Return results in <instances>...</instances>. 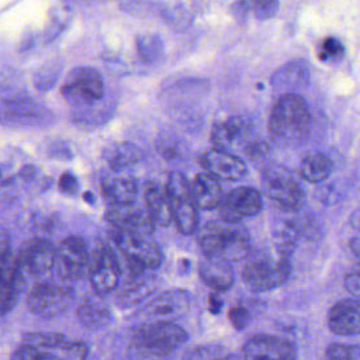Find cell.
Segmentation results:
<instances>
[{"mask_svg": "<svg viewBox=\"0 0 360 360\" xmlns=\"http://www.w3.org/2000/svg\"><path fill=\"white\" fill-rule=\"evenodd\" d=\"M105 221L112 229L134 235L148 236L155 229V224L149 218L146 210L138 207L135 202L108 205Z\"/></svg>", "mask_w": 360, "mask_h": 360, "instance_id": "ac0fdd59", "label": "cell"}, {"mask_svg": "<svg viewBox=\"0 0 360 360\" xmlns=\"http://www.w3.org/2000/svg\"><path fill=\"white\" fill-rule=\"evenodd\" d=\"M352 249H353V253L357 256L359 255V239L357 238L352 239Z\"/></svg>", "mask_w": 360, "mask_h": 360, "instance_id": "f6af8a7d", "label": "cell"}, {"mask_svg": "<svg viewBox=\"0 0 360 360\" xmlns=\"http://www.w3.org/2000/svg\"><path fill=\"white\" fill-rule=\"evenodd\" d=\"M90 252L86 240L80 236L65 238L55 249L53 267L66 280H79L87 273Z\"/></svg>", "mask_w": 360, "mask_h": 360, "instance_id": "4fadbf2b", "label": "cell"}, {"mask_svg": "<svg viewBox=\"0 0 360 360\" xmlns=\"http://www.w3.org/2000/svg\"><path fill=\"white\" fill-rule=\"evenodd\" d=\"M190 302L191 297L186 290L172 288L155 295L141 314L148 322H173L187 312Z\"/></svg>", "mask_w": 360, "mask_h": 360, "instance_id": "9a60e30c", "label": "cell"}, {"mask_svg": "<svg viewBox=\"0 0 360 360\" xmlns=\"http://www.w3.org/2000/svg\"><path fill=\"white\" fill-rule=\"evenodd\" d=\"M62 94L68 101L76 104L96 103L104 94L103 77L94 68H75L62 86Z\"/></svg>", "mask_w": 360, "mask_h": 360, "instance_id": "7c38bea8", "label": "cell"}, {"mask_svg": "<svg viewBox=\"0 0 360 360\" xmlns=\"http://www.w3.org/2000/svg\"><path fill=\"white\" fill-rule=\"evenodd\" d=\"M183 360H239L238 356L224 345L208 343L188 350Z\"/></svg>", "mask_w": 360, "mask_h": 360, "instance_id": "4dcf8cb0", "label": "cell"}, {"mask_svg": "<svg viewBox=\"0 0 360 360\" xmlns=\"http://www.w3.org/2000/svg\"><path fill=\"white\" fill-rule=\"evenodd\" d=\"M298 172H300V177L308 183H312V184L322 183L332 174L333 162L325 153L312 152L302 158Z\"/></svg>", "mask_w": 360, "mask_h": 360, "instance_id": "83f0119b", "label": "cell"}, {"mask_svg": "<svg viewBox=\"0 0 360 360\" xmlns=\"http://www.w3.org/2000/svg\"><path fill=\"white\" fill-rule=\"evenodd\" d=\"M165 190L170 202L173 224L183 235H191L198 229V207L195 205L190 181L184 174L172 172L167 176Z\"/></svg>", "mask_w": 360, "mask_h": 360, "instance_id": "52a82bcc", "label": "cell"}, {"mask_svg": "<svg viewBox=\"0 0 360 360\" xmlns=\"http://www.w3.org/2000/svg\"><path fill=\"white\" fill-rule=\"evenodd\" d=\"M345 52V48L342 45V42L333 37L326 38L319 49V58L321 59H336L340 58Z\"/></svg>", "mask_w": 360, "mask_h": 360, "instance_id": "74e56055", "label": "cell"}, {"mask_svg": "<svg viewBox=\"0 0 360 360\" xmlns=\"http://www.w3.org/2000/svg\"><path fill=\"white\" fill-rule=\"evenodd\" d=\"M66 336L56 332H37V333H28L22 338V343L32 346L38 350L45 352H56L60 345L65 342Z\"/></svg>", "mask_w": 360, "mask_h": 360, "instance_id": "d6a6232c", "label": "cell"}, {"mask_svg": "<svg viewBox=\"0 0 360 360\" xmlns=\"http://www.w3.org/2000/svg\"><path fill=\"white\" fill-rule=\"evenodd\" d=\"M18 288L15 256L8 248L0 246V314L13 309L17 301Z\"/></svg>", "mask_w": 360, "mask_h": 360, "instance_id": "44dd1931", "label": "cell"}, {"mask_svg": "<svg viewBox=\"0 0 360 360\" xmlns=\"http://www.w3.org/2000/svg\"><path fill=\"white\" fill-rule=\"evenodd\" d=\"M156 287V280L146 273L141 276L128 277L127 283L117 290L115 294V305L127 309L138 305L145 298H148Z\"/></svg>", "mask_w": 360, "mask_h": 360, "instance_id": "cb8c5ba5", "label": "cell"}, {"mask_svg": "<svg viewBox=\"0 0 360 360\" xmlns=\"http://www.w3.org/2000/svg\"><path fill=\"white\" fill-rule=\"evenodd\" d=\"M59 188L65 194H75L79 188V181L75 174L66 172L59 179Z\"/></svg>", "mask_w": 360, "mask_h": 360, "instance_id": "ab89813d", "label": "cell"}, {"mask_svg": "<svg viewBox=\"0 0 360 360\" xmlns=\"http://www.w3.org/2000/svg\"><path fill=\"white\" fill-rule=\"evenodd\" d=\"M56 352L62 360H87L89 346L83 340H70L66 338Z\"/></svg>", "mask_w": 360, "mask_h": 360, "instance_id": "e575fe53", "label": "cell"}, {"mask_svg": "<svg viewBox=\"0 0 360 360\" xmlns=\"http://www.w3.org/2000/svg\"><path fill=\"white\" fill-rule=\"evenodd\" d=\"M80 323L91 330L107 328L112 322V314L100 298H87L77 308Z\"/></svg>", "mask_w": 360, "mask_h": 360, "instance_id": "4316f807", "label": "cell"}, {"mask_svg": "<svg viewBox=\"0 0 360 360\" xmlns=\"http://www.w3.org/2000/svg\"><path fill=\"white\" fill-rule=\"evenodd\" d=\"M37 360H62L58 354H53L52 352H45V350H41L39 353V357Z\"/></svg>", "mask_w": 360, "mask_h": 360, "instance_id": "ee69618b", "label": "cell"}, {"mask_svg": "<svg viewBox=\"0 0 360 360\" xmlns=\"http://www.w3.org/2000/svg\"><path fill=\"white\" fill-rule=\"evenodd\" d=\"M238 13L253 14L257 20H269L278 11V0H240L235 4Z\"/></svg>", "mask_w": 360, "mask_h": 360, "instance_id": "1f68e13d", "label": "cell"}, {"mask_svg": "<svg viewBox=\"0 0 360 360\" xmlns=\"http://www.w3.org/2000/svg\"><path fill=\"white\" fill-rule=\"evenodd\" d=\"M345 288L349 291V294H352L353 297H359L360 292V283H359V271L357 269H353L352 271H349L345 277Z\"/></svg>", "mask_w": 360, "mask_h": 360, "instance_id": "b9f144b4", "label": "cell"}, {"mask_svg": "<svg viewBox=\"0 0 360 360\" xmlns=\"http://www.w3.org/2000/svg\"><path fill=\"white\" fill-rule=\"evenodd\" d=\"M200 278L215 291H226L233 285L235 271L229 262L204 256L198 263Z\"/></svg>", "mask_w": 360, "mask_h": 360, "instance_id": "7402d4cb", "label": "cell"}, {"mask_svg": "<svg viewBox=\"0 0 360 360\" xmlns=\"http://www.w3.org/2000/svg\"><path fill=\"white\" fill-rule=\"evenodd\" d=\"M141 158V149L131 142H114L103 150V159L114 172L138 163Z\"/></svg>", "mask_w": 360, "mask_h": 360, "instance_id": "f546056e", "label": "cell"}, {"mask_svg": "<svg viewBox=\"0 0 360 360\" xmlns=\"http://www.w3.org/2000/svg\"><path fill=\"white\" fill-rule=\"evenodd\" d=\"M197 242L205 256L226 262H238L250 255L252 243L246 226L240 222L214 219L204 224L197 233Z\"/></svg>", "mask_w": 360, "mask_h": 360, "instance_id": "7a4b0ae2", "label": "cell"}, {"mask_svg": "<svg viewBox=\"0 0 360 360\" xmlns=\"http://www.w3.org/2000/svg\"><path fill=\"white\" fill-rule=\"evenodd\" d=\"M228 318L232 323V326L238 330H243L249 321H250V314H249V309L246 307H242V305H236V307H232L229 309V314H228Z\"/></svg>", "mask_w": 360, "mask_h": 360, "instance_id": "f35d334b", "label": "cell"}, {"mask_svg": "<svg viewBox=\"0 0 360 360\" xmlns=\"http://www.w3.org/2000/svg\"><path fill=\"white\" fill-rule=\"evenodd\" d=\"M222 305H224V302H222V300L217 294L210 295V309H211V312L218 314L221 311Z\"/></svg>", "mask_w": 360, "mask_h": 360, "instance_id": "7bdbcfd3", "label": "cell"}, {"mask_svg": "<svg viewBox=\"0 0 360 360\" xmlns=\"http://www.w3.org/2000/svg\"><path fill=\"white\" fill-rule=\"evenodd\" d=\"M59 72H60V68L55 62H49V63L41 66L38 69V72L35 73V76H34L35 87L41 91H46L58 80Z\"/></svg>", "mask_w": 360, "mask_h": 360, "instance_id": "d590c367", "label": "cell"}, {"mask_svg": "<svg viewBox=\"0 0 360 360\" xmlns=\"http://www.w3.org/2000/svg\"><path fill=\"white\" fill-rule=\"evenodd\" d=\"M145 210L155 226H169L173 224L170 202L165 186L156 181H148L143 187Z\"/></svg>", "mask_w": 360, "mask_h": 360, "instance_id": "603a6c76", "label": "cell"}, {"mask_svg": "<svg viewBox=\"0 0 360 360\" xmlns=\"http://www.w3.org/2000/svg\"><path fill=\"white\" fill-rule=\"evenodd\" d=\"M325 360H360L357 345L332 343L325 350Z\"/></svg>", "mask_w": 360, "mask_h": 360, "instance_id": "8d00e7d4", "label": "cell"}, {"mask_svg": "<svg viewBox=\"0 0 360 360\" xmlns=\"http://www.w3.org/2000/svg\"><path fill=\"white\" fill-rule=\"evenodd\" d=\"M73 290L53 283H38L31 287L27 304L38 316L52 318L63 314L73 301Z\"/></svg>", "mask_w": 360, "mask_h": 360, "instance_id": "8fae6325", "label": "cell"}, {"mask_svg": "<svg viewBox=\"0 0 360 360\" xmlns=\"http://www.w3.org/2000/svg\"><path fill=\"white\" fill-rule=\"evenodd\" d=\"M87 274L93 290L98 295L111 294L118 288L122 267L112 246L101 245L90 253Z\"/></svg>", "mask_w": 360, "mask_h": 360, "instance_id": "ba28073f", "label": "cell"}, {"mask_svg": "<svg viewBox=\"0 0 360 360\" xmlns=\"http://www.w3.org/2000/svg\"><path fill=\"white\" fill-rule=\"evenodd\" d=\"M263 208V195L253 187H236L225 193L217 207L221 219L240 222L243 218L259 214Z\"/></svg>", "mask_w": 360, "mask_h": 360, "instance_id": "5bb4252c", "label": "cell"}, {"mask_svg": "<svg viewBox=\"0 0 360 360\" xmlns=\"http://www.w3.org/2000/svg\"><path fill=\"white\" fill-rule=\"evenodd\" d=\"M328 328L339 336L357 335L360 330L359 300L346 298L333 304L328 312Z\"/></svg>", "mask_w": 360, "mask_h": 360, "instance_id": "ffe728a7", "label": "cell"}, {"mask_svg": "<svg viewBox=\"0 0 360 360\" xmlns=\"http://www.w3.org/2000/svg\"><path fill=\"white\" fill-rule=\"evenodd\" d=\"M311 115L307 101L297 93H284L273 105L269 117V135L280 148H295L308 135Z\"/></svg>", "mask_w": 360, "mask_h": 360, "instance_id": "6da1fadb", "label": "cell"}, {"mask_svg": "<svg viewBox=\"0 0 360 360\" xmlns=\"http://www.w3.org/2000/svg\"><path fill=\"white\" fill-rule=\"evenodd\" d=\"M110 239L124 259L128 277L141 276L162 264L163 253L159 245L148 239V236L127 233L111 228Z\"/></svg>", "mask_w": 360, "mask_h": 360, "instance_id": "5b68a950", "label": "cell"}, {"mask_svg": "<svg viewBox=\"0 0 360 360\" xmlns=\"http://www.w3.org/2000/svg\"><path fill=\"white\" fill-rule=\"evenodd\" d=\"M242 270V280L255 292H266L281 287L291 274V256L274 248L249 255Z\"/></svg>", "mask_w": 360, "mask_h": 360, "instance_id": "277c9868", "label": "cell"}, {"mask_svg": "<svg viewBox=\"0 0 360 360\" xmlns=\"http://www.w3.org/2000/svg\"><path fill=\"white\" fill-rule=\"evenodd\" d=\"M242 356L243 360H297V349L281 336L257 333L243 343Z\"/></svg>", "mask_w": 360, "mask_h": 360, "instance_id": "e0dca14e", "label": "cell"}, {"mask_svg": "<svg viewBox=\"0 0 360 360\" xmlns=\"http://www.w3.org/2000/svg\"><path fill=\"white\" fill-rule=\"evenodd\" d=\"M198 162L205 173L218 181H236L248 173V166L242 158L215 148L201 153Z\"/></svg>", "mask_w": 360, "mask_h": 360, "instance_id": "d6986e66", "label": "cell"}, {"mask_svg": "<svg viewBox=\"0 0 360 360\" xmlns=\"http://www.w3.org/2000/svg\"><path fill=\"white\" fill-rule=\"evenodd\" d=\"M187 340V332L173 322H146L135 329L129 353L135 360H167Z\"/></svg>", "mask_w": 360, "mask_h": 360, "instance_id": "3957f363", "label": "cell"}, {"mask_svg": "<svg viewBox=\"0 0 360 360\" xmlns=\"http://www.w3.org/2000/svg\"><path fill=\"white\" fill-rule=\"evenodd\" d=\"M55 246L46 239H31L22 245L15 255L17 274L20 287L25 284L27 277H42L53 269Z\"/></svg>", "mask_w": 360, "mask_h": 360, "instance_id": "30bf717a", "label": "cell"}, {"mask_svg": "<svg viewBox=\"0 0 360 360\" xmlns=\"http://www.w3.org/2000/svg\"><path fill=\"white\" fill-rule=\"evenodd\" d=\"M309 79L308 65L302 60H291L277 69L271 76V84L274 87L294 90L307 84Z\"/></svg>", "mask_w": 360, "mask_h": 360, "instance_id": "f1b7e54d", "label": "cell"}, {"mask_svg": "<svg viewBox=\"0 0 360 360\" xmlns=\"http://www.w3.org/2000/svg\"><path fill=\"white\" fill-rule=\"evenodd\" d=\"M51 111L27 97L7 98L0 103V124L7 127H35L46 122Z\"/></svg>", "mask_w": 360, "mask_h": 360, "instance_id": "2e32d148", "label": "cell"}, {"mask_svg": "<svg viewBox=\"0 0 360 360\" xmlns=\"http://www.w3.org/2000/svg\"><path fill=\"white\" fill-rule=\"evenodd\" d=\"M263 191L269 200L284 211H298L305 202V191L292 172L278 163L267 165L262 172Z\"/></svg>", "mask_w": 360, "mask_h": 360, "instance_id": "8992f818", "label": "cell"}, {"mask_svg": "<svg viewBox=\"0 0 360 360\" xmlns=\"http://www.w3.org/2000/svg\"><path fill=\"white\" fill-rule=\"evenodd\" d=\"M190 190L195 205L201 210L217 208L224 195L219 181L205 172L195 174L190 181Z\"/></svg>", "mask_w": 360, "mask_h": 360, "instance_id": "484cf974", "label": "cell"}, {"mask_svg": "<svg viewBox=\"0 0 360 360\" xmlns=\"http://www.w3.org/2000/svg\"><path fill=\"white\" fill-rule=\"evenodd\" d=\"M100 191L108 205L134 202L138 186L135 179L125 174H110L100 181Z\"/></svg>", "mask_w": 360, "mask_h": 360, "instance_id": "d4e9b609", "label": "cell"}, {"mask_svg": "<svg viewBox=\"0 0 360 360\" xmlns=\"http://www.w3.org/2000/svg\"><path fill=\"white\" fill-rule=\"evenodd\" d=\"M259 138L255 135L252 124L242 117H231L212 127L211 142L215 149L236 155L246 156L250 146Z\"/></svg>", "mask_w": 360, "mask_h": 360, "instance_id": "9c48e42d", "label": "cell"}, {"mask_svg": "<svg viewBox=\"0 0 360 360\" xmlns=\"http://www.w3.org/2000/svg\"><path fill=\"white\" fill-rule=\"evenodd\" d=\"M136 51L145 63H153L163 55V45L156 35H142L136 39Z\"/></svg>", "mask_w": 360, "mask_h": 360, "instance_id": "836d02e7", "label": "cell"}, {"mask_svg": "<svg viewBox=\"0 0 360 360\" xmlns=\"http://www.w3.org/2000/svg\"><path fill=\"white\" fill-rule=\"evenodd\" d=\"M41 350L21 343V346L13 353L11 360H37L39 357Z\"/></svg>", "mask_w": 360, "mask_h": 360, "instance_id": "60d3db41", "label": "cell"}]
</instances>
